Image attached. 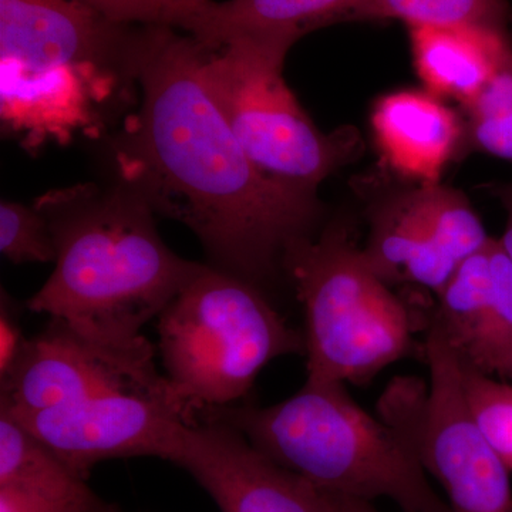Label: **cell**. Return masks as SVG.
I'll return each mask as SVG.
<instances>
[{"label": "cell", "instance_id": "ba28073f", "mask_svg": "<svg viewBox=\"0 0 512 512\" xmlns=\"http://www.w3.org/2000/svg\"><path fill=\"white\" fill-rule=\"evenodd\" d=\"M423 353L429 384L392 380L379 400L380 419L439 481L453 512H512L511 470L471 414L460 357L431 320Z\"/></svg>", "mask_w": 512, "mask_h": 512}, {"label": "cell", "instance_id": "3957f363", "mask_svg": "<svg viewBox=\"0 0 512 512\" xmlns=\"http://www.w3.org/2000/svg\"><path fill=\"white\" fill-rule=\"evenodd\" d=\"M148 30L83 0H0L3 134L28 151L99 134L117 92L137 83Z\"/></svg>", "mask_w": 512, "mask_h": 512}, {"label": "cell", "instance_id": "ffe728a7", "mask_svg": "<svg viewBox=\"0 0 512 512\" xmlns=\"http://www.w3.org/2000/svg\"><path fill=\"white\" fill-rule=\"evenodd\" d=\"M460 363L470 412L512 471V383L480 372L464 360Z\"/></svg>", "mask_w": 512, "mask_h": 512}, {"label": "cell", "instance_id": "4316f807", "mask_svg": "<svg viewBox=\"0 0 512 512\" xmlns=\"http://www.w3.org/2000/svg\"><path fill=\"white\" fill-rule=\"evenodd\" d=\"M338 512H380L373 501L360 500V498L338 495Z\"/></svg>", "mask_w": 512, "mask_h": 512}, {"label": "cell", "instance_id": "8992f818", "mask_svg": "<svg viewBox=\"0 0 512 512\" xmlns=\"http://www.w3.org/2000/svg\"><path fill=\"white\" fill-rule=\"evenodd\" d=\"M282 271L305 313L306 379L366 384L412 352L406 303L370 268L346 225L293 242Z\"/></svg>", "mask_w": 512, "mask_h": 512}, {"label": "cell", "instance_id": "83f0119b", "mask_svg": "<svg viewBox=\"0 0 512 512\" xmlns=\"http://www.w3.org/2000/svg\"><path fill=\"white\" fill-rule=\"evenodd\" d=\"M505 379L511 380V382H512V366H511L510 372H508V375H507V377H505Z\"/></svg>", "mask_w": 512, "mask_h": 512}, {"label": "cell", "instance_id": "30bf717a", "mask_svg": "<svg viewBox=\"0 0 512 512\" xmlns=\"http://www.w3.org/2000/svg\"><path fill=\"white\" fill-rule=\"evenodd\" d=\"M153 345L113 349L74 333L60 320L26 340L2 379L0 410L22 416L113 392H160L170 387L154 363Z\"/></svg>", "mask_w": 512, "mask_h": 512}, {"label": "cell", "instance_id": "52a82bcc", "mask_svg": "<svg viewBox=\"0 0 512 512\" xmlns=\"http://www.w3.org/2000/svg\"><path fill=\"white\" fill-rule=\"evenodd\" d=\"M298 40L285 35L241 36L218 49L204 46L202 74L249 161L268 180L316 195L329 175L356 156L355 128L325 134L284 79Z\"/></svg>", "mask_w": 512, "mask_h": 512}, {"label": "cell", "instance_id": "277c9868", "mask_svg": "<svg viewBox=\"0 0 512 512\" xmlns=\"http://www.w3.org/2000/svg\"><path fill=\"white\" fill-rule=\"evenodd\" d=\"M198 419L238 430L266 457L330 494L389 498L403 512H453L410 448L350 396L346 383L312 382L269 407H220Z\"/></svg>", "mask_w": 512, "mask_h": 512}, {"label": "cell", "instance_id": "7a4b0ae2", "mask_svg": "<svg viewBox=\"0 0 512 512\" xmlns=\"http://www.w3.org/2000/svg\"><path fill=\"white\" fill-rule=\"evenodd\" d=\"M55 241V271L28 301L77 335L113 349L151 345L141 333L200 271L165 245L156 212L123 184L59 188L33 202Z\"/></svg>", "mask_w": 512, "mask_h": 512}, {"label": "cell", "instance_id": "cb8c5ba5", "mask_svg": "<svg viewBox=\"0 0 512 512\" xmlns=\"http://www.w3.org/2000/svg\"><path fill=\"white\" fill-rule=\"evenodd\" d=\"M22 328L19 325L18 312L10 298L2 291V309H0V377L6 375L15 365L19 353L25 346Z\"/></svg>", "mask_w": 512, "mask_h": 512}, {"label": "cell", "instance_id": "6da1fadb", "mask_svg": "<svg viewBox=\"0 0 512 512\" xmlns=\"http://www.w3.org/2000/svg\"><path fill=\"white\" fill-rule=\"evenodd\" d=\"M202 57L195 37L148 30L141 103L114 138V163L120 184L191 229L214 266L258 286L293 242L315 235L319 202L256 170L205 83Z\"/></svg>", "mask_w": 512, "mask_h": 512}, {"label": "cell", "instance_id": "ac0fdd59", "mask_svg": "<svg viewBox=\"0 0 512 512\" xmlns=\"http://www.w3.org/2000/svg\"><path fill=\"white\" fill-rule=\"evenodd\" d=\"M507 0H357L346 22L400 20L413 26H483L507 30Z\"/></svg>", "mask_w": 512, "mask_h": 512}, {"label": "cell", "instance_id": "44dd1931", "mask_svg": "<svg viewBox=\"0 0 512 512\" xmlns=\"http://www.w3.org/2000/svg\"><path fill=\"white\" fill-rule=\"evenodd\" d=\"M0 252L13 264H49L56 261L49 221L35 204L2 201Z\"/></svg>", "mask_w": 512, "mask_h": 512}, {"label": "cell", "instance_id": "d6986e66", "mask_svg": "<svg viewBox=\"0 0 512 512\" xmlns=\"http://www.w3.org/2000/svg\"><path fill=\"white\" fill-rule=\"evenodd\" d=\"M104 18L120 25L183 30L200 39L215 0H83Z\"/></svg>", "mask_w": 512, "mask_h": 512}, {"label": "cell", "instance_id": "9a60e30c", "mask_svg": "<svg viewBox=\"0 0 512 512\" xmlns=\"http://www.w3.org/2000/svg\"><path fill=\"white\" fill-rule=\"evenodd\" d=\"M414 67L424 89L467 106L485 83L512 60L507 30L483 26H413Z\"/></svg>", "mask_w": 512, "mask_h": 512}, {"label": "cell", "instance_id": "8fae6325", "mask_svg": "<svg viewBox=\"0 0 512 512\" xmlns=\"http://www.w3.org/2000/svg\"><path fill=\"white\" fill-rule=\"evenodd\" d=\"M163 460L191 474L221 512H338L336 494L279 466L221 421L178 423Z\"/></svg>", "mask_w": 512, "mask_h": 512}, {"label": "cell", "instance_id": "9c48e42d", "mask_svg": "<svg viewBox=\"0 0 512 512\" xmlns=\"http://www.w3.org/2000/svg\"><path fill=\"white\" fill-rule=\"evenodd\" d=\"M366 218L362 252L375 274L392 288L420 286L437 296L491 238L466 195L441 183L380 195Z\"/></svg>", "mask_w": 512, "mask_h": 512}, {"label": "cell", "instance_id": "5bb4252c", "mask_svg": "<svg viewBox=\"0 0 512 512\" xmlns=\"http://www.w3.org/2000/svg\"><path fill=\"white\" fill-rule=\"evenodd\" d=\"M370 124L384 165L413 184H440L466 140V123L426 89L384 94Z\"/></svg>", "mask_w": 512, "mask_h": 512}, {"label": "cell", "instance_id": "5b68a950", "mask_svg": "<svg viewBox=\"0 0 512 512\" xmlns=\"http://www.w3.org/2000/svg\"><path fill=\"white\" fill-rule=\"evenodd\" d=\"M158 349L171 390L191 420L247 396L268 363L305 355L259 286L202 265L158 315Z\"/></svg>", "mask_w": 512, "mask_h": 512}, {"label": "cell", "instance_id": "7c38bea8", "mask_svg": "<svg viewBox=\"0 0 512 512\" xmlns=\"http://www.w3.org/2000/svg\"><path fill=\"white\" fill-rule=\"evenodd\" d=\"M12 416L86 478L101 461L163 457L174 427L181 421L194 423L171 386L160 392L100 394L55 409Z\"/></svg>", "mask_w": 512, "mask_h": 512}, {"label": "cell", "instance_id": "e0dca14e", "mask_svg": "<svg viewBox=\"0 0 512 512\" xmlns=\"http://www.w3.org/2000/svg\"><path fill=\"white\" fill-rule=\"evenodd\" d=\"M357 0H225L217 2L197 39L218 49L241 36L285 35L299 40L312 30L346 22Z\"/></svg>", "mask_w": 512, "mask_h": 512}, {"label": "cell", "instance_id": "d4e9b609", "mask_svg": "<svg viewBox=\"0 0 512 512\" xmlns=\"http://www.w3.org/2000/svg\"><path fill=\"white\" fill-rule=\"evenodd\" d=\"M0 512H89L77 505L52 500L16 488L0 487Z\"/></svg>", "mask_w": 512, "mask_h": 512}, {"label": "cell", "instance_id": "484cf974", "mask_svg": "<svg viewBox=\"0 0 512 512\" xmlns=\"http://www.w3.org/2000/svg\"><path fill=\"white\" fill-rule=\"evenodd\" d=\"M494 194L503 204L505 212H507V224H505L503 237L498 238L505 254L510 258L512 264V183L498 185L494 188Z\"/></svg>", "mask_w": 512, "mask_h": 512}, {"label": "cell", "instance_id": "603a6c76", "mask_svg": "<svg viewBox=\"0 0 512 512\" xmlns=\"http://www.w3.org/2000/svg\"><path fill=\"white\" fill-rule=\"evenodd\" d=\"M463 109L467 119H487L512 113V60L498 70Z\"/></svg>", "mask_w": 512, "mask_h": 512}, {"label": "cell", "instance_id": "2e32d148", "mask_svg": "<svg viewBox=\"0 0 512 512\" xmlns=\"http://www.w3.org/2000/svg\"><path fill=\"white\" fill-rule=\"evenodd\" d=\"M0 487L43 495L89 512H120L94 493L86 477L5 410H0Z\"/></svg>", "mask_w": 512, "mask_h": 512}, {"label": "cell", "instance_id": "4fadbf2b", "mask_svg": "<svg viewBox=\"0 0 512 512\" xmlns=\"http://www.w3.org/2000/svg\"><path fill=\"white\" fill-rule=\"evenodd\" d=\"M431 315L458 357L505 379L512 366V264L490 238L468 256L437 296Z\"/></svg>", "mask_w": 512, "mask_h": 512}, {"label": "cell", "instance_id": "7402d4cb", "mask_svg": "<svg viewBox=\"0 0 512 512\" xmlns=\"http://www.w3.org/2000/svg\"><path fill=\"white\" fill-rule=\"evenodd\" d=\"M464 147L512 161V113L467 119Z\"/></svg>", "mask_w": 512, "mask_h": 512}]
</instances>
